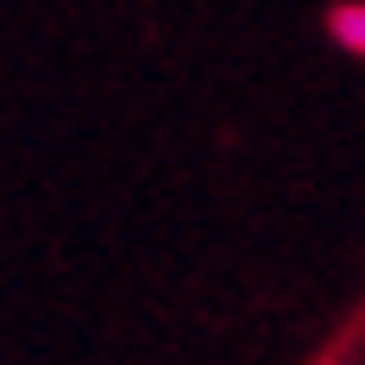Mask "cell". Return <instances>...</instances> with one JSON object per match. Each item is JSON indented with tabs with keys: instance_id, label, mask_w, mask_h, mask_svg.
I'll use <instances>...</instances> for the list:
<instances>
[{
	"instance_id": "6da1fadb",
	"label": "cell",
	"mask_w": 365,
	"mask_h": 365,
	"mask_svg": "<svg viewBox=\"0 0 365 365\" xmlns=\"http://www.w3.org/2000/svg\"><path fill=\"white\" fill-rule=\"evenodd\" d=\"M322 32H328V44L340 57L365 63V0H334L328 13H322Z\"/></svg>"
}]
</instances>
